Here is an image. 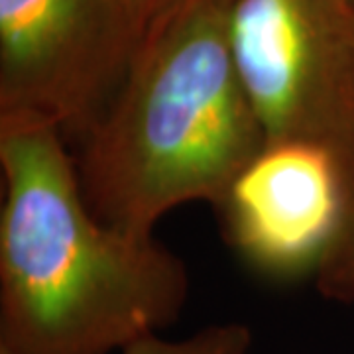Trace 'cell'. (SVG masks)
<instances>
[{"instance_id": "3", "label": "cell", "mask_w": 354, "mask_h": 354, "mask_svg": "<svg viewBox=\"0 0 354 354\" xmlns=\"http://www.w3.org/2000/svg\"><path fill=\"white\" fill-rule=\"evenodd\" d=\"M230 39L266 144L329 150L354 199V0H236Z\"/></svg>"}, {"instance_id": "2", "label": "cell", "mask_w": 354, "mask_h": 354, "mask_svg": "<svg viewBox=\"0 0 354 354\" xmlns=\"http://www.w3.org/2000/svg\"><path fill=\"white\" fill-rule=\"evenodd\" d=\"M236 0H171L142 32L111 104L79 142L102 223L153 236L176 207H218L266 146L230 39Z\"/></svg>"}, {"instance_id": "7", "label": "cell", "mask_w": 354, "mask_h": 354, "mask_svg": "<svg viewBox=\"0 0 354 354\" xmlns=\"http://www.w3.org/2000/svg\"><path fill=\"white\" fill-rule=\"evenodd\" d=\"M317 290L335 301L354 299V211L342 230L341 239L315 274Z\"/></svg>"}, {"instance_id": "5", "label": "cell", "mask_w": 354, "mask_h": 354, "mask_svg": "<svg viewBox=\"0 0 354 354\" xmlns=\"http://www.w3.org/2000/svg\"><path fill=\"white\" fill-rule=\"evenodd\" d=\"M242 260L266 278L288 281L327 260L354 211L335 156L309 142H272L232 181L216 207Z\"/></svg>"}, {"instance_id": "4", "label": "cell", "mask_w": 354, "mask_h": 354, "mask_svg": "<svg viewBox=\"0 0 354 354\" xmlns=\"http://www.w3.org/2000/svg\"><path fill=\"white\" fill-rule=\"evenodd\" d=\"M122 0H0V124L81 142L138 46Z\"/></svg>"}, {"instance_id": "6", "label": "cell", "mask_w": 354, "mask_h": 354, "mask_svg": "<svg viewBox=\"0 0 354 354\" xmlns=\"http://www.w3.org/2000/svg\"><path fill=\"white\" fill-rule=\"evenodd\" d=\"M252 329L239 321L207 325L183 339L150 335L132 342L120 354H250Z\"/></svg>"}, {"instance_id": "9", "label": "cell", "mask_w": 354, "mask_h": 354, "mask_svg": "<svg viewBox=\"0 0 354 354\" xmlns=\"http://www.w3.org/2000/svg\"><path fill=\"white\" fill-rule=\"evenodd\" d=\"M0 354H18V353H16L14 348H10L8 344H2V342H0Z\"/></svg>"}, {"instance_id": "1", "label": "cell", "mask_w": 354, "mask_h": 354, "mask_svg": "<svg viewBox=\"0 0 354 354\" xmlns=\"http://www.w3.org/2000/svg\"><path fill=\"white\" fill-rule=\"evenodd\" d=\"M0 342L18 354H113L174 325L183 260L153 236L102 223L67 140L0 124Z\"/></svg>"}, {"instance_id": "8", "label": "cell", "mask_w": 354, "mask_h": 354, "mask_svg": "<svg viewBox=\"0 0 354 354\" xmlns=\"http://www.w3.org/2000/svg\"><path fill=\"white\" fill-rule=\"evenodd\" d=\"M169 2L171 0H122L130 20L134 22L138 36H142V32L148 28V24L164 10Z\"/></svg>"}]
</instances>
